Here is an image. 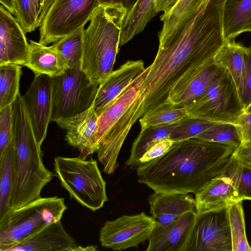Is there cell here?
Segmentation results:
<instances>
[{
	"label": "cell",
	"instance_id": "obj_24",
	"mask_svg": "<svg viewBox=\"0 0 251 251\" xmlns=\"http://www.w3.org/2000/svg\"><path fill=\"white\" fill-rule=\"evenodd\" d=\"M178 123L141 129L133 143L130 155L125 163L126 166L131 169H136L139 164V160L144 154L156 143L169 138L172 130Z\"/></svg>",
	"mask_w": 251,
	"mask_h": 251
},
{
	"label": "cell",
	"instance_id": "obj_10",
	"mask_svg": "<svg viewBox=\"0 0 251 251\" xmlns=\"http://www.w3.org/2000/svg\"><path fill=\"white\" fill-rule=\"evenodd\" d=\"M156 224L155 220L144 212L123 215L104 224L99 241L103 248L114 251L137 248L149 239Z\"/></svg>",
	"mask_w": 251,
	"mask_h": 251
},
{
	"label": "cell",
	"instance_id": "obj_40",
	"mask_svg": "<svg viewBox=\"0 0 251 251\" xmlns=\"http://www.w3.org/2000/svg\"><path fill=\"white\" fill-rule=\"evenodd\" d=\"M232 156L240 163L251 169V142L241 144L234 149Z\"/></svg>",
	"mask_w": 251,
	"mask_h": 251
},
{
	"label": "cell",
	"instance_id": "obj_8",
	"mask_svg": "<svg viewBox=\"0 0 251 251\" xmlns=\"http://www.w3.org/2000/svg\"><path fill=\"white\" fill-rule=\"evenodd\" d=\"M184 107L189 117L218 123L235 124L244 111L237 87L227 71L201 98Z\"/></svg>",
	"mask_w": 251,
	"mask_h": 251
},
{
	"label": "cell",
	"instance_id": "obj_15",
	"mask_svg": "<svg viewBox=\"0 0 251 251\" xmlns=\"http://www.w3.org/2000/svg\"><path fill=\"white\" fill-rule=\"evenodd\" d=\"M195 195L197 214L226 209L242 201L233 182L224 175L212 178Z\"/></svg>",
	"mask_w": 251,
	"mask_h": 251
},
{
	"label": "cell",
	"instance_id": "obj_3",
	"mask_svg": "<svg viewBox=\"0 0 251 251\" xmlns=\"http://www.w3.org/2000/svg\"><path fill=\"white\" fill-rule=\"evenodd\" d=\"M15 176L10 208H20L41 197L53 174L44 166L41 145L35 136L23 96L12 104Z\"/></svg>",
	"mask_w": 251,
	"mask_h": 251
},
{
	"label": "cell",
	"instance_id": "obj_12",
	"mask_svg": "<svg viewBox=\"0 0 251 251\" xmlns=\"http://www.w3.org/2000/svg\"><path fill=\"white\" fill-rule=\"evenodd\" d=\"M23 98L36 138L42 145L51 122V77L45 75H34Z\"/></svg>",
	"mask_w": 251,
	"mask_h": 251
},
{
	"label": "cell",
	"instance_id": "obj_17",
	"mask_svg": "<svg viewBox=\"0 0 251 251\" xmlns=\"http://www.w3.org/2000/svg\"><path fill=\"white\" fill-rule=\"evenodd\" d=\"M98 119L99 116L92 106L73 118L66 128L65 140L79 150V156L83 159L97 152L99 149L96 140Z\"/></svg>",
	"mask_w": 251,
	"mask_h": 251
},
{
	"label": "cell",
	"instance_id": "obj_38",
	"mask_svg": "<svg viewBox=\"0 0 251 251\" xmlns=\"http://www.w3.org/2000/svg\"><path fill=\"white\" fill-rule=\"evenodd\" d=\"M176 143V142L170 138L159 142L144 154L139 160V164L151 162L166 153Z\"/></svg>",
	"mask_w": 251,
	"mask_h": 251
},
{
	"label": "cell",
	"instance_id": "obj_47",
	"mask_svg": "<svg viewBox=\"0 0 251 251\" xmlns=\"http://www.w3.org/2000/svg\"><path fill=\"white\" fill-rule=\"evenodd\" d=\"M244 112H245V113H251V103L247 107V108L244 110Z\"/></svg>",
	"mask_w": 251,
	"mask_h": 251
},
{
	"label": "cell",
	"instance_id": "obj_2",
	"mask_svg": "<svg viewBox=\"0 0 251 251\" xmlns=\"http://www.w3.org/2000/svg\"><path fill=\"white\" fill-rule=\"evenodd\" d=\"M234 149L195 137L176 142L161 156L139 164L138 180L155 193L196 194L224 174Z\"/></svg>",
	"mask_w": 251,
	"mask_h": 251
},
{
	"label": "cell",
	"instance_id": "obj_6",
	"mask_svg": "<svg viewBox=\"0 0 251 251\" xmlns=\"http://www.w3.org/2000/svg\"><path fill=\"white\" fill-rule=\"evenodd\" d=\"M67 209L64 199L40 197L11 210L0 219V251L22 241L38 229L61 220Z\"/></svg>",
	"mask_w": 251,
	"mask_h": 251
},
{
	"label": "cell",
	"instance_id": "obj_27",
	"mask_svg": "<svg viewBox=\"0 0 251 251\" xmlns=\"http://www.w3.org/2000/svg\"><path fill=\"white\" fill-rule=\"evenodd\" d=\"M22 66L9 63L0 65V109L11 105L20 94Z\"/></svg>",
	"mask_w": 251,
	"mask_h": 251
},
{
	"label": "cell",
	"instance_id": "obj_36",
	"mask_svg": "<svg viewBox=\"0 0 251 251\" xmlns=\"http://www.w3.org/2000/svg\"><path fill=\"white\" fill-rule=\"evenodd\" d=\"M12 115V104L0 109V157L13 140Z\"/></svg>",
	"mask_w": 251,
	"mask_h": 251
},
{
	"label": "cell",
	"instance_id": "obj_37",
	"mask_svg": "<svg viewBox=\"0 0 251 251\" xmlns=\"http://www.w3.org/2000/svg\"><path fill=\"white\" fill-rule=\"evenodd\" d=\"M239 95L245 110L251 103V47L245 48L244 67Z\"/></svg>",
	"mask_w": 251,
	"mask_h": 251
},
{
	"label": "cell",
	"instance_id": "obj_22",
	"mask_svg": "<svg viewBox=\"0 0 251 251\" xmlns=\"http://www.w3.org/2000/svg\"><path fill=\"white\" fill-rule=\"evenodd\" d=\"M224 25L226 41L251 32V0H226Z\"/></svg>",
	"mask_w": 251,
	"mask_h": 251
},
{
	"label": "cell",
	"instance_id": "obj_19",
	"mask_svg": "<svg viewBox=\"0 0 251 251\" xmlns=\"http://www.w3.org/2000/svg\"><path fill=\"white\" fill-rule=\"evenodd\" d=\"M151 217L160 226H166L184 214L194 211L195 200L188 193H155L148 197Z\"/></svg>",
	"mask_w": 251,
	"mask_h": 251
},
{
	"label": "cell",
	"instance_id": "obj_7",
	"mask_svg": "<svg viewBox=\"0 0 251 251\" xmlns=\"http://www.w3.org/2000/svg\"><path fill=\"white\" fill-rule=\"evenodd\" d=\"M51 83L50 121L64 129L73 118L93 105L100 86L89 80L81 69V63L51 77Z\"/></svg>",
	"mask_w": 251,
	"mask_h": 251
},
{
	"label": "cell",
	"instance_id": "obj_44",
	"mask_svg": "<svg viewBox=\"0 0 251 251\" xmlns=\"http://www.w3.org/2000/svg\"><path fill=\"white\" fill-rule=\"evenodd\" d=\"M0 5L3 6L13 16H16L17 9L15 0H0Z\"/></svg>",
	"mask_w": 251,
	"mask_h": 251
},
{
	"label": "cell",
	"instance_id": "obj_28",
	"mask_svg": "<svg viewBox=\"0 0 251 251\" xmlns=\"http://www.w3.org/2000/svg\"><path fill=\"white\" fill-rule=\"evenodd\" d=\"M243 201L234 203L226 209L231 241L232 251H251L246 234Z\"/></svg>",
	"mask_w": 251,
	"mask_h": 251
},
{
	"label": "cell",
	"instance_id": "obj_13",
	"mask_svg": "<svg viewBox=\"0 0 251 251\" xmlns=\"http://www.w3.org/2000/svg\"><path fill=\"white\" fill-rule=\"evenodd\" d=\"M226 70L214 59L196 69L180 81L170 93L169 101L185 106L201 98L209 87L218 80Z\"/></svg>",
	"mask_w": 251,
	"mask_h": 251
},
{
	"label": "cell",
	"instance_id": "obj_18",
	"mask_svg": "<svg viewBox=\"0 0 251 251\" xmlns=\"http://www.w3.org/2000/svg\"><path fill=\"white\" fill-rule=\"evenodd\" d=\"M143 62L127 61L100 84L92 106L99 116L105 108L145 70Z\"/></svg>",
	"mask_w": 251,
	"mask_h": 251
},
{
	"label": "cell",
	"instance_id": "obj_26",
	"mask_svg": "<svg viewBox=\"0 0 251 251\" xmlns=\"http://www.w3.org/2000/svg\"><path fill=\"white\" fill-rule=\"evenodd\" d=\"M15 176V148L13 140L0 157V219L11 211Z\"/></svg>",
	"mask_w": 251,
	"mask_h": 251
},
{
	"label": "cell",
	"instance_id": "obj_46",
	"mask_svg": "<svg viewBox=\"0 0 251 251\" xmlns=\"http://www.w3.org/2000/svg\"><path fill=\"white\" fill-rule=\"evenodd\" d=\"M44 1V0H37V5H38V15L43 6Z\"/></svg>",
	"mask_w": 251,
	"mask_h": 251
},
{
	"label": "cell",
	"instance_id": "obj_32",
	"mask_svg": "<svg viewBox=\"0 0 251 251\" xmlns=\"http://www.w3.org/2000/svg\"><path fill=\"white\" fill-rule=\"evenodd\" d=\"M223 175L233 182L242 201H251V169L231 156Z\"/></svg>",
	"mask_w": 251,
	"mask_h": 251
},
{
	"label": "cell",
	"instance_id": "obj_5",
	"mask_svg": "<svg viewBox=\"0 0 251 251\" xmlns=\"http://www.w3.org/2000/svg\"><path fill=\"white\" fill-rule=\"evenodd\" d=\"M54 170L70 198L82 206L96 211L108 201L106 182L96 160L79 156H57L54 158Z\"/></svg>",
	"mask_w": 251,
	"mask_h": 251
},
{
	"label": "cell",
	"instance_id": "obj_31",
	"mask_svg": "<svg viewBox=\"0 0 251 251\" xmlns=\"http://www.w3.org/2000/svg\"><path fill=\"white\" fill-rule=\"evenodd\" d=\"M195 137L229 146L235 149L242 143L239 128L236 124L233 123H218Z\"/></svg>",
	"mask_w": 251,
	"mask_h": 251
},
{
	"label": "cell",
	"instance_id": "obj_21",
	"mask_svg": "<svg viewBox=\"0 0 251 251\" xmlns=\"http://www.w3.org/2000/svg\"><path fill=\"white\" fill-rule=\"evenodd\" d=\"M29 44L25 66L31 70L34 75H45L53 77L62 74L68 69L52 45L48 46L31 40Z\"/></svg>",
	"mask_w": 251,
	"mask_h": 251
},
{
	"label": "cell",
	"instance_id": "obj_23",
	"mask_svg": "<svg viewBox=\"0 0 251 251\" xmlns=\"http://www.w3.org/2000/svg\"><path fill=\"white\" fill-rule=\"evenodd\" d=\"M157 13L156 0H137L123 19L120 45L125 44L141 32Z\"/></svg>",
	"mask_w": 251,
	"mask_h": 251
},
{
	"label": "cell",
	"instance_id": "obj_1",
	"mask_svg": "<svg viewBox=\"0 0 251 251\" xmlns=\"http://www.w3.org/2000/svg\"><path fill=\"white\" fill-rule=\"evenodd\" d=\"M226 0H196L166 37L130 107L137 121L169 102L171 92L181 80L213 59L226 42Z\"/></svg>",
	"mask_w": 251,
	"mask_h": 251
},
{
	"label": "cell",
	"instance_id": "obj_4",
	"mask_svg": "<svg viewBox=\"0 0 251 251\" xmlns=\"http://www.w3.org/2000/svg\"><path fill=\"white\" fill-rule=\"evenodd\" d=\"M122 6H99L82 34L81 69L93 83L100 84L113 71L123 19Z\"/></svg>",
	"mask_w": 251,
	"mask_h": 251
},
{
	"label": "cell",
	"instance_id": "obj_9",
	"mask_svg": "<svg viewBox=\"0 0 251 251\" xmlns=\"http://www.w3.org/2000/svg\"><path fill=\"white\" fill-rule=\"evenodd\" d=\"M99 6V0H55L40 25L39 42L48 45L84 27Z\"/></svg>",
	"mask_w": 251,
	"mask_h": 251
},
{
	"label": "cell",
	"instance_id": "obj_41",
	"mask_svg": "<svg viewBox=\"0 0 251 251\" xmlns=\"http://www.w3.org/2000/svg\"><path fill=\"white\" fill-rule=\"evenodd\" d=\"M137 0H99L100 6L120 5L129 13Z\"/></svg>",
	"mask_w": 251,
	"mask_h": 251
},
{
	"label": "cell",
	"instance_id": "obj_33",
	"mask_svg": "<svg viewBox=\"0 0 251 251\" xmlns=\"http://www.w3.org/2000/svg\"><path fill=\"white\" fill-rule=\"evenodd\" d=\"M218 123L205 119L189 117L180 121L172 130L169 138L176 142L195 137Z\"/></svg>",
	"mask_w": 251,
	"mask_h": 251
},
{
	"label": "cell",
	"instance_id": "obj_20",
	"mask_svg": "<svg viewBox=\"0 0 251 251\" xmlns=\"http://www.w3.org/2000/svg\"><path fill=\"white\" fill-rule=\"evenodd\" d=\"M0 42L4 44L10 62L25 66L29 44L17 18L1 5L0 6Z\"/></svg>",
	"mask_w": 251,
	"mask_h": 251
},
{
	"label": "cell",
	"instance_id": "obj_39",
	"mask_svg": "<svg viewBox=\"0 0 251 251\" xmlns=\"http://www.w3.org/2000/svg\"><path fill=\"white\" fill-rule=\"evenodd\" d=\"M235 124L238 126L240 131L241 144L251 142V113H242Z\"/></svg>",
	"mask_w": 251,
	"mask_h": 251
},
{
	"label": "cell",
	"instance_id": "obj_16",
	"mask_svg": "<svg viewBox=\"0 0 251 251\" xmlns=\"http://www.w3.org/2000/svg\"><path fill=\"white\" fill-rule=\"evenodd\" d=\"M188 212L166 226L156 224L149 240L147 251H183L197 216Z\"/></svg>",
	"mask_w": 251,
	"mask_h": 251
},
{
	"label": "cell",
	"instance_id": "obj_45",
	"mask_svg": "<svg viewBox=\"0 0 251 251\" xmlns=\"http://www.w3.org/2000/svg\"><path fill=\"white\" fill-rule=\"evenodd\" d=\"M11 63L4 44L0 42V65Z\"/></svg>",
	"mask_w": 251,
	"mask_h": 251
},
{
	"label": "cell",
	"instance_id": "obj_29",
	"mask_svg": "<svg viewBox=\"0 0 251 251\" xmlns=\"http://www.w3.org/2000/svg\"><path fill=\"white\" fill-rule=\"evenodd\" d=\"M188 117L184 106L169 103L148 112L139 119L141 129L148 127L177 123Z\"/></svg>",
	"mask_w": 251,
	"mask_h": 251
},
{
	"label": "cell",
	"instance_id": "obj_35",
	"mask_svg": "<svg viewBox=\"0 0 251 251\" xmlns=\"http://www.w3.org/2000/svg\"><path fill=\"white\" fill-rule=\"evenodd\" d=\"M196 0H179L167 14L162 15L160 20L163 26L158 34L159 40L168 36L182 19Z\"/></svg>",
	"mask_w": 251,
	"mask_h": 251
},
{
	"label": "cell",
	"instance_id": "obj_11",
	"mask_svg": "<svg viewBox=\"0 0 251 251\" xmlns=\"http://www.w3.org/2000/svg\"><path fill=\"white\" fill-rule=\"evenodd\" d=\"M226 209L197 214L183 251H232Z\"/></svg>",
	"mask_w": 251,
	"mask_h": 251
},
{
	"label": "cell",
	"instance_id": "obj_43",
	"mask_svg": "<svg viewBox=\"0 0 251 251\" xmlns=\"http://www.w3.org/2000/svg\"><path fill=\"white\" fill-rule=\"evenodd\" d=\"M55 0H44V3L43 6L40 11L37 19V24L38 27L40 26V25L44 19L45 15L46 14L48 10L52 5L53 2Z\"/></svg>",
	"mask_w": 251,
	"mask_h": 251
},
{
	"label": "cell",
	"instance_id": "obj_30",
	"mask_svg": "<svg viewBox=\"0 0 251 251\" xmlns=\"http://www.w3.org/2000/svg\"><path fill=\"white\" fill-rule=\"evenodd\" d=\"M84 27L65 36L52 45L68 69L81 63L82 56V34Z\"/></svg>",
	"mask_w": 251,
	"mask_h": 251
},
{
	"label": "cell",
	"instance_id": "obj_25",
	"mask_svg": "<svg viewBox=\"0 0 251 251\" xmlns=\"http://www.w3.org/2000/svg\"><path fill=\"white\" fill-rule=\"evenodd\" d=\"M245 48L234 40L226 41L214 58L217 64L224 67L230 75L238 93L242 85Z\"/></svg>",
	"mask_w": 251,
	"mask_h": 251
},
{
	"label": "cell",
	"instance_id": "obj_14",
	"mask_svg": "<svg viewBox=\"0 0 251 251\" xmlns=\"http://www.w3.org/2000/svg\"><path fill=\"white\" fill-rule=\"evenodd\" d=\"M78 247L60 220L38 229L5 251H77Z\"/></svg>",
	"mask_w": 251,
	"mask_h": 251
},
{
	"label": "cell",
	"instance_id": "obj_34",
	"mask_svg": "<svg viewBox=\"0 0 251 251\" xmlns=\"http://www.w3.org/2000/svg\"><path fill=\"white\" fill-rule=\"evenodd\" d=\"M17 9L16 17L25 33L31 32L38 27V13L37 0H15Z\"/></svg>",
	"mask_w": 251,
	"mask_h": 251
},
{
	"label": "cell",
	"instance_id": "obj_42",
	"mask_svg": "<svg viewBox=\"0 0 251 251\" xmlns=\"http://www.w3.org/2000/svg\"><path fill=\"white\" fill-rule=\"evenodd\" d=\"M179 0H156L158 12L163 11V15L168 14Z\"/></svg>",
	"mask_w": 251,
	"mask_h": 251
}]
</instances>
